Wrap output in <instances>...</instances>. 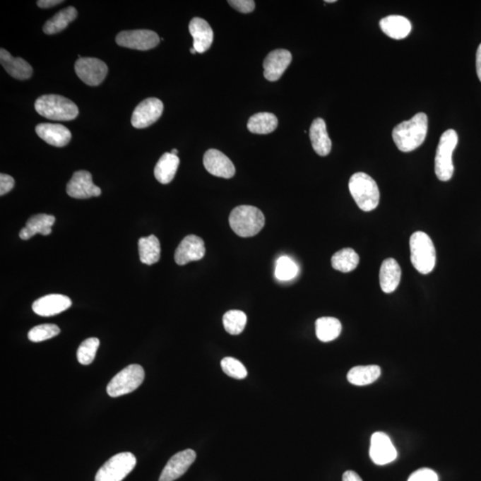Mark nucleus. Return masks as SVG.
Wrapping results in <instances>:
<instances>
[{
  "label": "nucleus",
  "mask_w": 481,
  "mask_h": 481,
  "mask_svg": "<svg viewBox=\"0 0 481 481\" xmlns=\"http://www.w3.org/2000/svg\"><path fill=\"white\" fill-rule=\"evenodd\" d=\"M381 30L394 40H403L410 34L411 22L401 16H388L380 21Z\"/></svg>",
  "instance_id": "obj_24"
},
{
  "label": "nucleus",
  "mask_w": 481,
  "mask_h": 481,
  "mask_svg": "<svg viewBox=\"0 0 481 481\" xmlns=\"http://www.w3.org/2000/svg\"><path fill=\"white\" fill-rule=\"evenodd\" d=\"M77 16L76 8L74 6H68V8L61 10L45 23L43 27V32L49 34V35L61 32L77 18Z\"/></svg>",
  "instance_id": "obj_27"
},
{
  "label": "nucleus",
  "mask_w": 481,
  "mask_h": 481,
  "mask_svg": "<svg viewBox=\"0 0 481 481\" xmlns=\"http://www.w3.org/2000/svg\"><path fill=\"white\" fill-rule=\"evenodd\" d=\"M247 323V316L240 310H230L223 316L225 330L232 335L243 333Z\"/></svg>",
  "instance_id": "obj_33"
},
{
  "label": "nucleus",
  "mask_w": 481,
  "mask_h": 481,
  "mask_svg": "<svg viewBox=\"0 0 481 481\" xmlns=\"http://www.w3.org/2000/svg\"><path fill=\"white\" fill-rule=\"evenodd\" d=\"M158 34L150 30H124L116 37V43L127 49L146 51L159 45Z\"/></svg>",
  "instance_id": "obj_10"
},
{
  "label": "nucleus",
  "mask_w": 481,
  "mask_h": 481,
  "mask_svg": "<svg viewBox=\"0 0 481 481\" xmlns=\"http://www.w3.org/2000/svg\"><path fill=\"white\" fill-rule=\"evenodd\" d=\"M190 52L192 53L193 54H196V50L194 49V47H191Z\"/></svg>",
  "instance_id": "obj_45"
},
{
  "label": "nucleus",
  "mask_w": 481,
  "mask_h": 481,
  "mask_svg": "<svg viewBox=\"0 0 481 481\" xmlns=\"http://www.w3.org/2000/svg\"><path fill=\"white\" fill-rule=\"evenodd\" d=\"M54 222H56V218L52 215H35L27 221L26 226L20 232L19 237L23 240H29L37 234L49 235L52 232Z\"/></svg>",
  "instance_id": "obj_23"
},
{
  "label": "nucleus",
  "mask_w": 481,
  "mask_h": 481,
  "mask_svg": "<svg viewBox=\"0 0 481 481\" xmlns=\"http://www.w3.org/2000/svg\"><path fill=\"white\" fill-rule=\"evenodd\" d=\"M179 158L172 153H165L160 157L155 168V177L160 184L166 185L172 182L179 166Z\"/></svg>",
  "instance_id": "obj_26"
},
{
  "label": "nucleus",
  "mask_w": 481,
  "mask_h": 481,
  "mask_svg": "<svg viewBox=\"0 0 481 481\" xmlns=\"http://www.w3.org/2000/svg\"><path fill=\"white\" fill-rule=\"evenodd\" d=\"M292 59L291 52L286 49H276L269 53L263 63L266 80L278 81L291 64Z\"/></svg>",
  "instance_id": "obj_17"
},
{
  "label": "nucleus",
  "mask_w": 481,
  "mask_h": 481,
  "mask_svg": "<svg viewBox=\"0 0 481 481\" xmlns=\"http://www.w3.org/2000/svg\"><path fill=\"white\" fill-rule=\"evenodd\" d=\"M66 193L68 196L75 199H88L90 197L100 196V187L94 185L92 175L86 170H78L74 172L69 182L67 184Z\"/></svg>",
  "instance_id": "obj_12"
},
{
  "label": "nucleus",
  "mask_w": 481,
  "mask_h": 481,
  "mask_svg": "<svg viewBox=\"0 0 481 481\" xmlns=\"http://www.w3.org/2000/svg\"><path fill=\"white\" fill-rule=\"evenodd\" d=\"M336 2V0H326V3H334Z\"/></svg>",
  "instance_id": "obj_46"
},
{
  "label": "nucleus",
  "mask_w": 481,
  "mask_h": 481,
  "mask_svg": "<svg viewBox=\"0 0 481 481\" xmlns=\"http://www.w3.org/2000/svg\"><path fill=\"white\" fill-rule=\"evenodd\" d=\"M71 300L62 295H49L35 300L32 304L33 311L42 316H52L70 309Z\"/></svg>",
  "instance_id": "obj_18"
},
{
  "label": "nucleus",
  "mask_w": 481,
  "mask_h": 481,
  "mask_svg": "<svg viewBox=\"0 0 481 481\" xmlns=\"http://www.w3.org/2000/svg\"><path fill=\"white\" fill-rule=\"evenodd\" d=\"M15 186V179L6 174L0 175V196H3L10 192Z\"/></svg>",
  "instance_id": "obj_40"
},
{
  "label": "nucleus",
  "mask_w": 481,
  "mask_h": 481,
  "mask_svg": "<svg viewBox=\"0 0 481 481\" xmlns=\"http://www.w3.org/2000/svg\"><path fill=\"white\" fill-rule=\"evenodd\" d=\"M61 330L59 327L52 323H45L33 327L28 333V338L30 342L40 343L44 340L52 339L59 334Z\"/></svg>",
  "instance_id": "obj_36"
},
{
  "label": "nucleus",
  "mask_w": 481,
  "mask_h": 481,
  "mask_svg": "<svg viewBox=\"0 0 481 481\" xmlns=\"http://www.w3.org/2000/svg\"><path fill=\"white\" fill-rule=\"evenodd\" d=\"M309 138L313 149L320 156L328 155L332 150V141L327 133L326 121L323 119H314L309 129Z\"/></svg>",
  "instance_id": "obj_22"
},
{
  "label": "nucleus",
  "mask_w": 481,
  "mask_h": 481,
  "mask_svg": "<svg viewBox=\"0 0 481 481\" xmlns=\"http://www.w3.org/2000/svg\"><path fill=\"white\" fill-rule=\"evenodd\" d=\"M342 323L335 317H321L316 321V334L323 343L332 342L342 333Z\"/></svg>",
  "instance_id": "obj_29"
},
{
  "label": "nucleus",
  "mask_w": 481,
  "mask_h": 481,
  "mask_svg": "<svg viewBox=\"0 0 481 481\" xmlns=\"http://www.w3.org/2000/svg\"><path fill=\"white\" fill-rule=\"evenodd\" d=\"M145 380V370L139 364H129L112 379L107 385V394L112 398L131 393Z\"/></svg>",
  "instance_id": "obj_7"
},
{
  "label": "nucleus",
  "mask_w": 481,
  "mask_h": 481,
  "mask_svg": "<svg viewBox=\"0 0 481 481\" xmlns=\"http://www.w3.org/2000/svg\"><path fill=\"white\" fill-rule=\"evenodd\" d=\"M228 4L243 13H251L255 8V2L252 0H230Z\"/></svg>",
  "instance_id": "obj_39"
},
{
  "label": "nucleus",
  "mask_w": 481,
  "mask_h": 481,
  "mask_svg": "<svg viewBox=\"0 0 481 481\" xmlns=\"http://www.w3.org/2000/svg\"><path fill=\"white\" fill-rule=\"evenodd\" d=\"M381 375V368L378 366H358L350 369L348 374V381L357 386H364L374 383Z\"/></svg>",
  "instance_id": "obj_31"
},
{
  "label": "nucleus",
  "mask_w": 481,
  "mask_h": 481,
  "mask_svg": "<svg viewBox=\"0 0 481 481\" xmlns=\"http://www.w3.org/2000/svg\"><path fill=\"white\" fill-rule=\"evenodd\" d=\"M230 225L232 230L241 237H251L264 227L265 216L258 208L241 206L231 211Z\"/></svg>",
  "instance_id": "obj_2"
},
{
  "label": "nucleus",
  "mask_w": 481,
  "mask_h": 481,
  "mask_svg": "<svg viewBox=\"0 0 481 481\" xmlns=\"http://www.w3.org/2000/svg\"><path fill=\"white\" fill-rule=\"evenodd\" d=\"M221 367L225 374L237 380H243L247 378L248 372L247 367L240 361L234 357H227L221 360Z\"/></svg>",
  "instance_id": "obj_37"
},
{
  "label": "nucleus",
  "mask_w": 481,
  "mask_h": 481,
  "mask_svg": "<svg viewBox=\"0 0 481 481\" xmlns=\"http://www.w3.org/2000/svg\"><path fill=\"white\" fill-rule=\"evenodd\" d=\"M99 345H100V342H99L97 338H88V339L85 340L78 347L77 351L78 363L88 366L93 362Z\"/></svg>",
  "instance_id": "obj_35"
},
{
  "label": "nucleus",
  "mask_w": 481,
  "mask_h": 481,
  "mask_svg": "<svg viewBox=\"0 0 481 481\" xmlns=\"http://www.w3.org/2000/svg\"><path fill=\"white\" fill-rule=\"evenodd\" d=\"M369 453L372 461L378 465H388L398 456L391 439L384 432H375L372 436Z\"/></svg>",
  "instance_id": "obj_14"
},
{
  "label": "nucleus",
  "mask_w": 481,
  "mask_h": 481,
  "mask_svg": "<svg viewBox=\"0 0 481 481\" xmlns=\"http://www.w3.org/2000/svg\"><path fill=\"white\" fill-rule=\"evenodd\" d=\"M163 104L160 99L150 97L136 107L131 117V124L136 129H145L155 124L162 116Z\"/></svg>",
  "instance_id": "obj_11"
},
{
  "label": "nucleus",
  "mask_w": 481,
  "mask_h": 481,
  "mask_svg": "<svg viewBox=\"0 0 481 481\" xmlns=\"http://www.w3.org/2000/svg\"><path fill=\"white\" fill-rule=\"evenodd\" d=\"M298 265L287 256H282L275 264V275L279 281H289L298 275Z\"/></svg>",
  "instance_id": "obj_34"
},
{
  "label": "nucleus",
  "mask_w": 481,
  "mask_h": 481,
  "mask_svg": "<svg viewBox=\"0 0 481 481\" xmlns=\"http://www.w3.org/2000/svg\"><path fill=\"white\" fill-rule=\"evenodd\" d=\"M206 255V245L202 238L190 234L184 238L175 251V261L177 265L184 266L189 262L202 259Z\"/></svg>",
  "instance_id": "obj_13"
},
{
  "label": "nucleus",
  "mask_w": 481,
  "mask_h": 481,
  "mask_svg": "<svg viewBox=\"0 0 481 481\" xmlns=\"http://www.w3.org/2000/svg\"><path fill=\"white\" fill-rule=\"evenodd\" d=\"M203 165L211 175L223 179H231L235 174L233 162L223 153L216 149H210L204 153Z\"/></svg>",
  "instance_id": "obj_16"
},
{
  "label": "nucleus",
  "mask_w": 481,
  "mask_h": 481,
  "mask_svg": "<svg viewBox=\"0 0 481 481\" xmlns=\"http://www.w3.org/2000/svg\"><path fill=\"white\" fill-rule=\"evenodd\" d=\"M34 107L37 114L53 121H71L78 115L77 105L62 95H42L37 99Z\"/></svg>",
  "instance_id": "obj_3"
},
{
  "label": "nucleus",
  "mask_w": 481,
  "mask_h": 481,
  "mask_svg": "<svg viewBox=\"0 0 481 481\" xmlns=\"http://www.w3.org/2000/svg\"><path fill=\"white\" fill-rule=\"evenodd\" d=\"M278 119L271 112H259L249 119L247 128L254 134L266 135L275 131Z\"/></svg>",
  "instance_id": "obj_28"
},
{
  "label": "nucleus",
  "mask_w": 481,
  "mask_h": 481,
  "mask_svg": "<svg viewBox=\"0 0 481 481\" xmlns=\"http://www.w3.org/2000/svg\"><path fill=\"white\" fill-rule=\"evenodd\" d=\"M401 279V268L394 259H387L380 269V285L385 293H391L398 288Z\"/></svg>",
  "instance_id": "obj_25"
},
{
  "label": "nucleus",
  "mask_w": 481,
  "mask_h": 481,
  "mask_svg": "<svg viewBox=\"0 0 481 481\" xmlns=\"http://www.w3.org/2000/svg\"><path fill=\"white\" fill-rule=\"evenodd\" d=\"M360 263V256L351 248L337 251L332 258V266L335 271L349 273L355 271Z\"/></svg>",
  "instance_id": "obj_32"
},
{
  "label": "nucleus",
  "mask_w": 481,
  "mask_h": 481,
  "mask_svg": "<svg viewBox=\"0 0 481 481\" xmlns=\"http://www.w3.org/2000/svg\"><path fill=\"white\" fill-rule=\"evenodd\" d=\"M172 155H177V153H179V151H177V149H172Z\"/></svg>",
  "instance_id": "obj_44"
},
{
  "label": "nucleus",
  "mask_w": 481,
  "mask_h": 481,
  "mask_svg": "<svg viewBox=\"0 0 481 481\" xmlns=\"http://www.w3.org/2000/svg\"><path fill=\"white\" fill-rule=\"evenodd\" d=\"M428 132V117L419 112L414 117L398 124L392 132L396 146L401 152L409 153L424 144Z\"/></svg>",
  "instance_id": "obj_1"
},
{
  "label": "nucleus",
  "mask_w": 481,
  "mask_h": 481,
  "mask_svg": "<svg viewBox=\"0 0 481 481\" xmlns=\"http://www.w3.org/2000/svg\"><path fill=\"white\" fill-rule=\"evenodd\" d=\"M189 32L194 39V49L203 54L209 50L213 42V30L206 20L194 17L189 23Z\"/></svg>",
  "instance_id": "obj_19"
},
{
  "label": "nucleus",
  "mask_w": 481,
  "mask_h": 481,
  "mask_svg": "<svg viewBox=\"0 0 481 481\" xmlns=\"http://www.w3.org/2000/svg\"><path fill=\"white\" fill-rule=\"evenodd\" d=\"M140 261L146 265L157 263L160 258V244L158 238L151 234L138 240Z\"/></svg>",
  "instance_id": "obj_30"
},
{
  "label": "nucleus",
  "mask_w": 481,
  "mask_h": 481,
  "mask_svg": "<svg viewBox=\"0 0 481 481\" xmlns=\"http://www.w3.org/2000/svg\"><path fill=\"white\" fill-rule=\"evenodd\" d=\"M458 143V136L453 129L443 133L440 136L435 157V172L440 182H449L452 179L453 170V153Z\"/></svg>",
  "instance_id": "obj_6"
},
{
  "label": "nucleus",
  "mask_w": 481,
  "mask_h": 481,
  "mask_svg": "<svg viewBox=\"0 0 481 481\" xmlns=\"http://www.w3.org/2000/svg\"><path fill=\"white\" fill-rule=\"evenodd\" d=\"M78 77L88 86H98L108 73L107 64L97 58L81 57L74 66Z\"/></svg>",
  "instance_id": "obj_9"
},
{
  "label": "nucleus",
  "mask_w": 481,
  "mask_h": 481,
  "mask_svg": "<svg viewBox=\"0 0 481 481\" xmlns=\"http://www.w3.org/2000/svg\"><path fill=\"white\" fill-rule=\"evenodd\" d=\"M196 459V453L192 449L177 453L167 463L159 481H174L179 479L186 473Z\"/></svg>",
  "instance_id": "obj_15"
},
{
  "label": "nucleus",
  "mask_w": 481,
  "mask_h": 481,
  "mask_svg": "<svg viewBox=\"0 0 481 481\" xmlns=\"http://www.w3.org/2000/svg\"><path fill=\"white\" fill-rule=\"evenodd\" d=\"M411 262L422 275L432 273L436 265V250L431 237L418 231L410 237Z\"/></svg>",
  "instance_id": "obj_5"
},
{
  "label": "nucleus",
  "mask_w": 481,
  "mask_h": 481,
  "mask_svg": "<svg viewBox=\"0 0 481 481\" xmlns=\"http://www.w3.org/2000/svg\"><path fill=\"white\" fill-rule=\"evenodd\" d=\"M343 481H363L360 476L353 470H347L343 476Z\"/></svg>",
  "instance_id": "obj_42"
},
{
  "label": "nucleus",
  "mask_w": 481,
  "mask_h": 481,
  "mask_svg": "<svg viewBox=\"0 0 481 481\" xmlns=\"http://www.w3.org/2000/svg\"><path fill=\"white\" fill-rule=\"evenodd\" d=\"M349 189L355 202L363 211L376 209L380 202V192L376 182L366 173H355L350 177Z\"/></svg>",
  "instance_id": "obj_4"
},
{
  "label": "nucleus",
  "mask_w": 481,
  "mask_h": 481,
  "mask_svg": "<svg viewBox=\"0 0 481 481\" xmlns=\"http://www.w3.org/2000/svg\"><path fill=\"white\" fill-rule=\"evenodd\" d=\"M37 135L47 144L56 148H64L69 144L71 134L66 127L61 124H42L37 125Z\"/></svg>",
  "instance_id": "obj_20"
},
{
  "label": "nucleus",
  "mask_w": 481,
  "mask_h": 481,
  "mask_svg": "<svg viewBox=\"0 0 481 481\" xmlns=\"http://www.w3.org/2000/svg\"><path fill=\"white\" fill-rule=\"evenodd\" d=\"M0 63L9 75L19 81L28 80L32 76L33 69L23 58L13 57L4 49H0Z\"/></svg>",
  "instance_id": "obj_21"
},
{
  "label": "nucleus",
  "mask_w": 481,
  "mask_h": 481,
  "mask_svg": "<svg viewBox=\"0 0 481 481\" xmlns=\"http://www.w3.org/2000/svg\"><path fill=\"white\" fill-rule=\"evenodd\" d=\"M136 459L132 453H119L99 469L95 481H122L135 468Z\"/></svg>",
  "instance_id": "obj_8"
},
{
  "label": "nucleus",
  "mask_w": 481,
  "mask_h": 481,
  "mask_svg": "<svg viewBox=\"0 0 481 481\" xmlns=\"http://www.w3.org/2000/svg\"><path fill=\"white\" fill-rule=\"evenodd\" d=\"M408 481H439V477L434 470L422 468L411 474Z\"/></svg>",
  "instance_id": "obj_38"
},
{
  "label": "nucleus",
  "mask_w": 481,
  "mask_h": 481,
  "mask_svg": "<svg viewBox=\"0 0 481 481\" xmlns=\"http://www.w3.org/2000/svg\"><path fill=\"white\" fill-rule=\"evenodd\" d=\"M62 0H40L37 2V6L42 8H49L54 6H57L63 3Z\"/></svg>",
  "instance_id": "obj_41"
},
{
  "label": "nucleus",
  "mask_w": 481,
  "mask_h": 481,
  "mask_svg": "<svg viewBox=\"0 0 481 481\" xmlns=\"http://www.w3.org/2000/svg\"><path fill=\"white\" fill-rule=\"evenodd\" d=\"M476 70L477 77H479L480 81H481V44L479 47H477L476 54Z\"/></svg>",
  "instance_id": "obj_43"
}]
</instances>
